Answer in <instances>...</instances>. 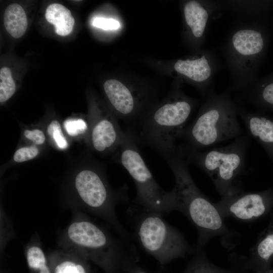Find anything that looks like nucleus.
<instances>
[{"mask_svg": "<svg viewBox=\"0 0 273 273\" xmlns=\"http://www.w3.org/2000/svg\"><path fill=\"white\" fill-rule=\"evenodd\" d=\"M174 177L175 185L170 191L169 213L183 214L198 231L197 249H202L212 238L220 236L226 241L235 235L225 224L215 203L198 189L189 172L187 160L178 149L164 158Z\"/></svg>", "mask_w": 273, "mask_h": 273, "instance_id": "1", "label": "nucleus"}, {"mask_svg": "<svg viewBox=\"0 0 273 273\" xmlns=\"http://www.w3.org/2000/svg\"><path fill=\"white\" fill-rule=\"evenodd\" d=\"M271 27V22L235 21L223 45L230 92L241 91L257 78L268 48Z\"/></svg>", "mask_w": 273, "mask_h": 273, "instance_id": "2", "label": "nucleus"}, {"mask_svg": "<svg viewBox=\"0 0 273 273\" xmlns=\"http://www.w3.org/2000/svg\"><path fill=\"white\" fill-rule=\"evenodd\" d=\"M229 90L213 93L206 98L195 120L187 126L177 146L183 151H200L207 147L237 138L242 130L238 120L237 105Z\"/></svg>", "mask_w": 273, "mask_h": 273, "instance_id": "3", "label": "nucleus"}, {"mask_svg": "<svg viewBox=\"0 0 273 273\" xmlns=\"http://www.w3.org/2000/svg\"><path fill=\"white\" fill-rule=\"evenodd\" d=\"M194 105L193 100L176 94L144 118L138 140L157 151L163 158L174 153Z\"/></svg>", "mask_w": 273, "mask_h": 273, "instance_id": "4", "label": "nucleus"}, {"mask_svg": "<svg viewBox=\"0 0 273 273\" xmlns=\"http://www.w3.org/2000/svg\"><path fill=\"white\" fill-rule=\"evenodd\" d=\"M136 206L128 213L132 221L133 237L142 248L162 264L185 257L191 247L184 235L167 223L163 215Z\"/></svg>", "mask_w": 273, "mask_h": 273, "instance_id": "5", "label": "nucleus"}, {"mask_svg": "<svg viewBox=\"0 0 273 273\" xmlns=\"http://www.w3.org/2000/svg\"><path fill=\"white\" fill-rule=\"evenodd\" d=\"M137 136L124 131L119 147V160L132 178L136 188L135 204L163 215L169 213L170 191L162 189L146 165L138 146Z\"/></svg>", "mask_w": 273, "mask_h": 273, "instance_id": "6", "label": "nucleus"}, {"mask_svg": "<svg viewBox=\"0 0 273 273\" xmlns=\"http://www.w3.org/2000/svg\"><path fill=\"white\" fill-rule=\"evenodd\" d=\"M248 145L246 136H240L226 146L205 152H180L188 163L196 165L210 177L222 196L233 188L243 169Z\"/></svg>", "mask_w": 273, "mask_h": 273, "instance_id": "7", "label": "nucleus"}, {"mask_svg": "<svg viewBox=\"0 0 273 273\" xmlns=\"http://www.w3.org/2000/svg\"><path fill=\"white\" fill-rule=\"evenodd\" d=\"M219 67L214 51L201 50L191 57L177 60L173 67L179 75L195 84L205 99L214 93V77Z\"/></svg>", "mask_w": 273, "mask_h": 273, "instance_id": "8", "label": "nucleus"}, {"mask_svg": "<svg viewBox=\"0 0 273 273\" xmlns=\"http://www.w3.org/2000/svg\"><path fill=\"white\" fill-rule=\"evenodd\" d=\"M215 204L223 218L232 217L247 222L262 216L266 210L262 195L244 192L238 185H235Z\"/></svg>", "mask_w": 273, "mask_h": 273, "instance_id": "9", "label": "nucleus"}, {"mask_svg": "<svg viewBox=\"0 0 273 273\" xmlns=\"http://www.w3.org/2000/svg\"><path fill=\"white\" fill-rule=\"evenodd\" d=\"M224 9L221 1H189L184 3L183 12L191 44L196 49L203 43L208 24L219 18Z\"/></svg>", "mask_w": 273, "mask_h": 273, "instance_id": "10", "label": "nucleus"}, {"mask_svg": "<svg viewBox=\"0 0 273 273\" xmlns=\"http://www.w3.org/2000/svg\"><path fill=\"white\" fill-rule=\"evenodd\" d=\"M68 234L74 243L95 251H101L106 247L122 252L135 251L133 246L122 248L110 247L106 234L98 226L88 221L73 223L68 229Z\"/></svg>", "mask_w": 273, "mask_h": 273, "instance_id": "11", "label": "nucleus"}, {"mask_svg": "<svg viewBox=\"0 0 273 273\" xmlns=\"http://www.w3.org/2000/svg\"><path fill=\"white\" fill-rule=\"evenodd\" d=\"M75 183L82 200L92 208L99 209L108 203L107 188L96 171L89 169L80 171L76 177Z\"/></svg>", "mask_w": 273, "mask_h": 273, "instance_id": "12", "label": "nucleus"}, {"mask_svg": "<svg viewBox=\"0 0 273 273\" xmlns=\"http://www.w3.org/2000/svg\"><path fill=\"white\" fill-rule=\"evenodd\" d=\"M104 92L112 107L124 120L132 121L136 117L138 98L121 82L114 79L107 80Z\"/></svg>", "mask_w": 273, "mask_h": 273, "instance_id": "13", "label": "nucleus"}, {"mask_svg": "<svg viewBox=\"0 0 273 273\" xmlns=\"http://www.w3.org/2000/svg\"><path fill=\"white\" fill-rule=\"evenodd\" d=\"M225 10L235 16V21L272 22L273 0L221 1Z\"/></svg>", "mask_w": 273, "mask_h": 273, "instance_id": "14", "label": "nucleus"}, {"mask_svg": "<svg viewBox=\"0 0 273 273\" xmlns=\"http://www.w3.org/2000/svg\"><path fill=\"white\" fill-rule=\"evenodd\" d=\"M124 132L112 119L102 118L95 123L93 127L92 145L99 152H104L115 147H119Z\"/></svg>", "mask_w": 273, "mask_h": 273, "instance_id": "15", "label": "nucleus"}, {"mask_svg": "<svg viewBox=\"0 0 273 273\" xmlns=\"http://www.w3.org/2000/svg\"><path fill=\"white\" fill-rule=\"evenodd\" d=\"M241 92L239 98L258 106L273 109V71L266 76L258 78Z\"/></svg>", "mask_w": 273, "mask_h": 273, "instance_id": "16", "label": "nucleus"}, {"mask_svg": "<svg viewBox=\"0 0 273 273\" xmlns=\"http://www.w3.org/2000/svg\"><path fill=\"white\" fill-rule=\"evenodd\" d=\"M45 17L48 22L54 25L55 32L59 35L67 36L73 29L75 21L71 12L60 4L50 5L46 9Z\"/></svg>", "mask_w": 273, "mask_h": 273, "instance_id": "17", "label": "nucleus"}, {"mask_svg": "<svg viewBox=\"0 0 273 273\" xmlns=\"http://www.w3.org/2000/svg\"><path fill=\"white\" fill-rule=\"evenodd\" d=\"M27 19L23 8L18 4H12L5 10L4 24L6 31L15 38L21 37L27 27Z\"/></svg>", "mask_w": 273, "mask_h": 273, "instance_id": "18", "label": "nucleus"}, {"mask_svg": "<svg viewBox=\"0 0 273 273\" xmlns=\"http://www.w3.org/2000/svg\"><path fill=\"white\" fill-rule=\"evenodd\" d=\"M197 252L183 273H241L232 269H223L211 262L202 249Z\"/></svg>", "mask_w": 273, "mask_h": 273, "instance_id": "19", "label": "nucleus"}, {"mask_svg": "<svg viewBox=\"0 0 273 273\" xmlns=\"http://www.w3.org/2000/svg\"><path fill=\"white\" fill-rule=\"evenodd\" d=\"M273 255V233H270L260 241L252 250L246 262L247 268L251 269L260 260L267 262Z\"/></svg>", "mask_w": 273, "mask_h": 273, "instance_id": "20", "label": "nucleus"}, {"mask_svg": "<svg viewBox=\"0 0 273 273\" xmlns=\"http://www.w3.org/2000/svg\"><path fill=\"white\" fill-rule=\"evenodd\" d=\"M16 85L10 69L7 67L0 70V102L8 100L14 95Z\"/></svg>", "mask_w": 273, "mask_h": 273, "instance_id": "21", "label": "nucleus"}, {"mask_svg": "<svg viewBox=\"0 0 273 273\" xmlns=\"http://www.w3.org/2000/svg\"><path fill=\"white\" fill-rule=\"evenodd\" d=\"M27 260L29 266L39 269V273H51L46 265V259L42 250L37 247H30L27 253Z\"/></svg>", "mask_w": 273, "mask_h": 273, "instance_id": "22", "label": "nucleus"}, {"mask_svg": "<svg viewBox=\"0 0 273 273\" xmlns=\"http://www.w3.org/2000/svg\"><path fill=\"white\" fill-rule=\"evenodd\" d=\"M47 132L59 148L65 149L67 148V141L62 133L61 126L58 121L54 120L50 123L47 127Z\"/></svg>", "mask_w": 273, "mask_h": 273, "instance_id": "23", "label": "nucleus"}, {"mask_svg": "<svg viewBox=\"0 0 273 273\" xmlns=\"http://www.w3.org/2000/svg\"><path fill=\"white\" fill-rule=\"evenodd\" d=\"M63 126L68 134L72 136L85 133L88 128L86 122L80 118L67 119L64 121Z\"/></svg>", "mask_w": 273, "mask_h": 273, "instance_id": "24", "label": "nucleus"}, {"mask_svg": "<svg viewBox=\"0 0 273 273\" xmlns=\"http://www.w3.org/2000/svg\"><path fill=\"white\" fill-rule=\"evenodd\" d=\"M38 153L39 150L35 146L24 147L15 152L13 159L16 162H23L34 158Z\"/></svg>", "mask_w": 273, "mask_h": 273, "instance_id": "25", "label": "nucleus"}, {"mask_svg": "<svg viewBox=\"0 0 273 273\" xmlns=\"http://www.w3.org/2000/svg\"><path fill=\"white\" fill-rule=\"evenodd\" d=\"M93 26L104 30H117L120 27L119 22L112 18L95 17L92 21Z\"/></svg>", "mask_w": 273, "mask_h": 273, "instance_id": "26", "label": "nucleus"}, {"mask_svg": "<svg viewBox=\"0 0 273 273\" xmlns=\"http://www.w3.org/2000/svg\"><path fill=\"white\" fill-rule=\"evenodd\" d=\"M55 273H86L82 266L76 264L71 261H64L58 265Z\"/></svg>", "mask_w": 273, "mask_h": 273, "instance_id": "27", "label": "nucleus"}, {"mask_svg": "<svg viewBox=\"0 0 273 273\" xmlns=\"http://www.w3.org/2000/svg\"><path fill=\"white\" fill-rule=\"evenodd\" d=\"M24 135L36 145H41L45 141V135L43 132L38 129L31 130H26L24 132Z\"/></svg>", "mask_w": 273, "mask_h": 273, "instance_id": "28", "label": "nucleus"}, {"mask_svg": "<svg viewBox=\"0 0 273 273\" xmlns=\"http://www.w3.org/2000/svg\"><path fill=\"white\" fill-rule=\"evenodd\" d=\"M133 273H147L144 271L139 270H135Z\"/></svg>", "mask_w": 273, "mask_h": 273, "instance_id": "29", "label": "nucleus"}]
</instances>
